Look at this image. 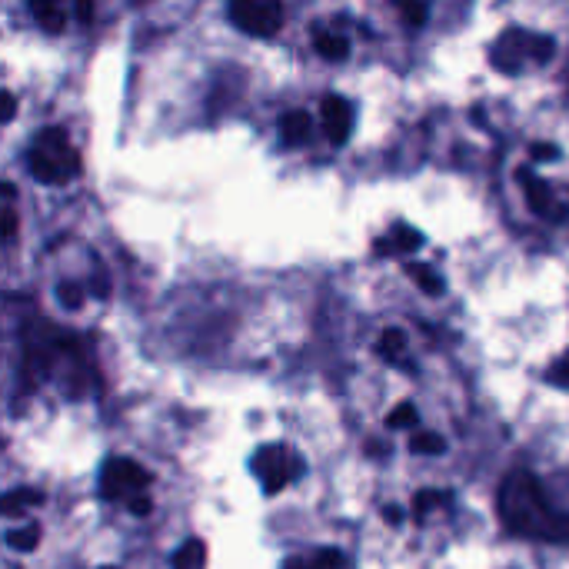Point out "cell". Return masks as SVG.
Segmentation results:
<instances>
[{"mask_svg": "<svg viewBox=\"0 0 569 569\" xmlns=\"http://www.w3.org/2000/svg\"><path fill=\"white\" fill-rule=\"evenodd\" d=\"M496 510H500L503 526L516 536H543L549 539L556 526V512L549 510L547 490L536 473L530 469H512L500 483L496 493Z\"/></svg>", "mask_w": 569, "mask_h": 569, "instance_id": "6da1fadb", "label": "cell"}, {"mask_svg": "<svg viewBox=\"0 0 569 569\" xmlns=\"http://www.w3.org/2000/svg\"><path fill=\"white\" fill-rule=\"evenodd\" d=\"M27 167H31V177L40 183H70L74 177H80L83 163H80V153L74 150L70 137L60 130V127H44L34 137L31 150H27Z\"/></svg>", "mask_w": 569, "mask_h": 569, "instance_id": "7a4b0ae2", "label": "cell"}, {"mask_svg": "<svg viewBox=\"0 0 569 569\" xmlns=\"http://www.w3.org/2000/svg\"><path fill=\"white\" fill-rule=\"evenodd\" d=\"M150 473L134 460H124V456H114L107 460L101 469V493L107 500H134V496H144V490L150 486Z\"/></svg>", "mask_w": 569, "mask_h": 569, "instance_id": "3957f363", "label": "cell"}, {"mask_svg": "<svg viewBox=\"0 0 569 569\" xmlns=\"http://www.w3.org/2000/svg\"><path fill=\"white\" fill-rule=\"evenodd\" d=\"M227 13L250 37H274L284 27V4L276 0H233Z\"/></svg>", "mask_w": 569, "mask_h": 569, "instance_id": "277c9868", "label": "cell"}, {"mask_svg": "<svg viewBox=\"0 0 569 569\" xmlns=\"http://www.w3.org/2000/svg\"><path fill=\"white\" fill-rule=\"evenodd\" d=\"M253 473L263 479V493L267 496H276L286 483H293L300 473H303V460L300 456H290L284 446H263L253 456Z\"/></svg>", "mask_w": 569, "mask_h": 569, "instance_id": "5b68a950", "label": "cell"}, {"mask_svg": "<svg viewBox=\"0 0 569 569\" xmlns=\"http://www.w3.org/2000/svg\"><path fill=\"white\" fill-rule=\"evenodd\" d=\"M320 120H323V134L330 140L333 147H343L350 130H354V107L337 97V93H327L320 101Z\"/></svg>", "mask_w": 569, "mask_h": 569, "instance_id": "8992f818", "label": "cell"}, {"mask_svg": "<svg viewBox=\"0 0 569 569\" xmlns=\"http://www.w3.org/2000/svg\"><path fill=\"white\" fill-rule=\"evenodd\" d=\"M516 180L523 183L526 204H530V210H533V214L549 216V220H566V216H569V206L556 210V204H553V194H549V187L539 180V177H530V171H520V173H516Z\"/></svg>", "mask_w": 569, "mask_h": 569, "instance_id": "52a82bcc", "label": "cell"}, {"mask_svg": "<svg viewBox=\"0 0 569 569\" xmlns=\"http://www.w3.org/2000/svg\"><path fill=\"white\" fill-rule=\"evenodd\" d=\"M423 247V233L420 230L407 227V223H397L390 230V237L373 240V253L376 257H390V253H413Z\"/></svg>", "mask_w": 569, "mask_h": 569, "instance_id": "ba28073f", "label": "cell"}, {"mask_svg": "<svg viewBox=\"0 0 569 569\" xmlns=\"http://www.w3.org/2000/svg\"><path fill=\"white\" fill-rule=\"evenodd\" d=\"M280 137L293 147H303L310 137H313V117L307 110H290V114L280 117Z\"/></svg>", "mask_w": 569, "mask_h": 569, "instance_id": "9c48e42d", "label": "cell"}, {"mask_svg": "<svg viewBox=\"0 0 569 569\" xmlns=\"http://www.w3.org/2000/svg\"><path fill=\"white\" fill-rule=\"evenodd\" d=\"M313 47H317V54L323 60H330V64H340V60L350 57V40L343 34H330V31H317L313 37Z\"/></svg>", "mask_w": 569, "mask_h": 569, "instance_id": "30bf717a", "label": "cell"}, {"mask_svg": "<svg viewBox=\"0 0 569 569\" xmlns=\"http://www.w3.org/2000/svg\"><path fill=\"white\" fill-rule=\"evenodd\" d=\"M173 569H206V547L204 539H187L177 556H173Z\"/></svg>", "mask_w": 569, "mask_h": 569, "instance_id": "8fae6325", "label": "cell"}, {"mask_svg": "<svg viewBox=\"0 0 569 569\" xmlns=\"http://www.w3.org/2000/svg\"><path fill=\"white\" fill-rule=\"evenodd\" d=\"M31 13H34L37 21H40V27L50 31V34H60L64 23H67V13L60 11V7H54V4H47V0H34V4H31Z\"/></svg>", "mask_w": 569, "mask_h": 569, "instance_id": "7c38bea8", "label": "cell"}, {"mask_svg": "<svg viewBox=\"0 0 569 569\" xmlns=\"http://www.w3.org/2000/svg\"><path fill=\"white\" fill-rule=\"evenodd\" d=\"M407 274H410V280L420 286L423 293H430V296L443 293V276L433 274L426 263H407Z\"/></svg>", "mask_w": 569, "mask_h": 569, "instance_id": "4fadbf2b", "label": "cell"}, {"mask_svg": "<svg viewBox=\"0 0 569 569\" xmlns=\"http://www.w3.org/2000/svg\"><path fill=\"white\" fill-rule=\"evenodd\" d=\"M380 356L387 360V363H399V356H403V350H407V333L403 330H383V337H380Z\"/></svg>", "mask_w": 569, "mask_h": 569, "instance_id": "5bb4252c", "label": "cell"}, {"mask_svg": "<svg viewBox=\"0 0 569 569\" xmlns=\"http://www.w3.org/2000/svg\"><path fill=\"white\" fill-rule=\"evenodd\" d=\"M37 503H44V496H40L37 490H27V486H21V490L4 493L0 506H4V512H7V516H11V512H21V510H27V506H37Z\"/></svg>", "mask_w": 569, "mask_h": 569, "instance_id": "9a60e30c", "label": "cell"}, {"mask_svg": "<svg viewBox=\"0 0 569 569\" xmlns=\"http://www.w3.org/2000/svg\"><path fill=\"white\" fill-rule=\"evenodd\" d=\"M40 543V526L37 523H27V526H17L7 533V547L17 549V553H31V549Z\"/></svg>", "mask_w": 569, "mask_h": 569, "instance_id": "2e32d148", "label": "cell"}, {"mask_svg": "<svg viewBox=\"0 0 569 569\" xmlns=\"http://www.w3.org/2000/svg\"><path fill=\"white\" fill-rule=\"evenodd\" d=\"M410 450H413V453L440 456V453H446V440L440 436V433H413V436H410Z\"/></svg>", "mask_w": 569, "mask_h": 569, "instance_id": "e0dca14e", "label": "cell"}, {"mask_svg": "<svg viewBox=\"0 0 569 569\" xmlns=\"http://www.w3.org/2000/svg\"><path fill=\"white\" fill-rule=\"evenodd\" d=\"M440 503H450V493L443 490H420L413 496V512H416V520H423L426 512H433Z\"/></svg>", "mask_w": 569, "mask_h": 569, "instance_id": "ac0fdd59", "label": "cell"}, {"mask_svg": "<svg viewBox=\"0 0 569 569\" xmlns=\"http://www.w3.org/2000/svg\"><path fill=\"white\" fill-rule=\"evenodd\" d=\"M416 423H420V410H416L413 403H399L397 410L387 416L390 430H410V426H416Z\"/></svg>", "mask_w": 569, "mask_h": 569, "instance_id": "d6986e66", "label": "cell"}, {"mask_svg": "<svg viewBox=\"0 0 569 569\" xmlns=\"http://www.w3.org/2000/svg\"><path fill=\"white\" fill-rule=\"evenodd\" d=\"M57 300L67 310H80V307H83V300H87V290H83L80 284H70V280H64V284H57Z\"/></svg>", "mask_w": 569, "mask_h": 569, "instance_id": "ffe728a7", "label": "cell"}, {"mask_svg": "<svg viewBox=\"0 0 569 569\" xmlns=\"http://www.w3.org/2000/svg\"><path fill=\"white\" fill-rule=\"evenodd\" d=\"M397 13L399 17H407V21L413 23V27H420L426 17H430V11H426V4H410V0H403V4H397Z\"/></svg>", "mask_w": 569, "mask_h": 569, "instance_id": "44dd1931", "label": "cell"}, {"mask_svg": "<svg viewBox=\"0 0 569 569\" xmlns=\"http://www.w3.org/2000/svg\"><path fill=\"white\" fill-rule=\"evenodd\" d=\"M530 57H536V64H547L553 57V40L549 37H533L530 40Z\"/></svg>", "mask_w": 569, "mask_h": 569, "instance_id": "7402d4cb", "label": "cell"}, {"mask_svg": "<svg viewBox=\"0 0 569 569\" xmlns=\"http://www.w3.org/2000/svg\"><path fill=\"white\" fill-rule=\"evenodd\" d=\"M313 563H317L320 569H343V553L340 549H320L317 556H313Z\"/></svg>", "mask_w": 569, "mask_h": 569, "instance_id": "603a6c76", "label": "cell"}, {"mask_svg": "<svg viewBox=\"0 0 569 569\" xmlns=\"http://www.w3.org/2000/svg\"><path fill=\"white\" fill-rule=\"evenodd\" d=\"M530 157L539 160V163H549V160L559 157V147H553V144H533V150H530Z\"/></svg>", "mask_w": 569, "mask_h": 569, "instance_id": "cb8c5ba5", "label": "cell"}, {"mask_svg": "<svg viewBox=\"0 0 569 569\" xmlns=\"http://www.w3.org/2000/svg\"><path fill=\"white\" fill-rule=\"evenodd\" d=\"M127 510L134 512V516H150V510H153V503H150V496L144 493V496H134V500L127 503Z\"/></svg>", "mask_w": 569, "mask_h": 569, "instance_id": "d4e9b609", "label": "cell"}, {"mask_svg": "<svg viewBox=\"0 0 569 569\" xmlns=\"http://www.w3.org/2000/svg\"><path fill=\"white\" fill-rule=\"evenodd\" d=\"M549 380L559 383V387H569V356L563 360V363H556L553 370H549Z\"/></svg>", "mask_w": 569, "mask_h": 569, "instance_id": "484cf974", "label": "cell"}, {"mask_svg": "<svg viewBox=\"0 0 569 569\" xmlns=\"http://www.w3.org/2000/svg\"><path fill=\"white\" fill-rule=\"evenodd\" d=\"M13 233H17V214H13L11 206H7V210H4V240L11 243Z\"/></svg>", "mask_w": 569, "mask_h": 569, "instance_id": "4316f807", "label": "cell"}, {"mask_svg": "<svg viewBox=\"0 0 569 569\" xmlns=\"http://www.w3.org/2000/svg\"><path fill=\"white\" fill-rule=\"evenodd\" d=\"M13 114H17V97L11 91H4V124H11Z\"/></svg>", "mask_w": 569, "mask_h": 569, "instance_id": "83f0119b", "label": "cell"}, {"mask_svg": "<svg viewBox=\"0 0 569 569\" xmlns=\"http://www.w3.org/2000/svg\"><path fill=\"white\" fill-rule=\"evenodd\" d=\"M74 13H77L83 23H91L93 21V4L91 0H77V7H74Z\"/></svg>", "mask_w": 569, "mask_h": 569, "instance_id": "f1b7e54d", "label": "cell"}, {"mask_svg": "<svg viewBox=\"0 0 569 569\" xmlns=\"http://www.w3.org/2000/svg\"><path fill=\"white\" fill-rule=\"evenodd\" d=\"M91 290H93V296H107V293H110V280H107L103 274H97V276H93Z\"/></svg>", "mask_w": 569, "mask_h": 569, "instance_id": "f546056e", "label": "cell"}, {"mask_svg": "<svg viewBox=\"0 0 569 569\" xmlns=\"http://www.w3.org/2000/svg\"><path fill=\"white\" fill-rule=\"evenodd\" d=\"M383 520H387L390 526H397V523H403V520H407V512L397 510V506H387V510H383Z\"/></svg>", "mask_w": 569, "mask_h": 569, "instance_id": "4dcf8cb0", "label": "cell"}, {"mask_svg": "<svg viewBox=\"0 0 569 569\" xmlns=\"http://www.w3.org/2000/svg\"><path fill=\"white\" fill-rule=\"evenodd\" d=\"M284 569H320V566L313 563V559H290Z\"/></svg>", "mask_w": 569, "mask_h": 569, "instance_id": "1f68e13d", "label": "cell"}, {"mask_svg": "<svg viewBox=\"0 0 569 569\" xmlns=\"http://www.w3.org/2000/svg\"><path fill=\"white\" fill-rule=\"evenodd\" d=\"M0 187H4V197H7V200H13V197H17V190H13V183H0Z\"/></svg>", "mask_w": 569, "mask_h": 569, "instance_id": "d6a6232c", "label": "cell"}, {"mask_svg": "<svg viewBox=\"0 0 569 569\" xmlns=\"http://www.w3.org/2000/svg\"><path fill=\"white\" fill-rule=\"evenodd\" d=\"M107 569H114V566H107Z\"/></svg>", "mask_w": 569, "mask_h": 569, "instance_id": "836d02e7", "label": "cell"}]
</instances>
